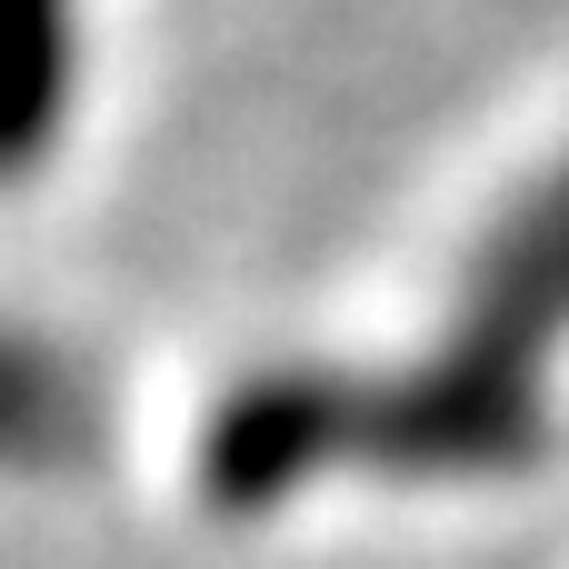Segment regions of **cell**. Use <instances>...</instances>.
<instances>
[{"label": "cell", "instance_id": "3", "mask_svg": "<svg viewBox=\"0 0 569 569\" xmlns=\"http://www.w3.org/2000/svg\"><path fill=\"white\" fill-rule=\"evenodd\" d=\"M80 100V0H0V180H30Z\"/></svg>", "mask_w": 569, "mask_h": 569}, {"label": "cell", "instance_id": "1", "mask_svg": "<svg viewBox=\"0 0 569 569\" xmlns=\"http://www.w3.org/2000/svg\"><path fill=\"white\" fill-rule=\"evenodd\" d=\"M569 360V160H550L470 250L450 320L410 370H360L350 470L450 490L550 460V380Z\"/></svg>", "mask_w": 569, "mask_h": 569}, {"label": "cell", "instance_id": "2", "mask_svg": "<svg viewBox=\"0 0 569 569\" xmlns=\"http://www.w3.org/2000/svg\"><path fill=\"white\" fill-rule=\"evenodd\" d=\"M350 440H360V370L270 360L210 400L190 470H200V500L220 520H270L300 490L350 480Z\"/></svg>", "mask_w": 569, "mask_h": 569}, {"label": "cell", "instance_id": "4", "mask_svg": "<svg viewBox=\"0 0 569 569\" xmlns=\"http://www.w3.org/2000/svg\"><path fill=\"white\" fill-rule=\"evenodd\" d=\"M90 450V390L80 370L0 320V470H70Z\"/></svg>", "mask_w": 569, "mask_h": 569}]
</instances>
